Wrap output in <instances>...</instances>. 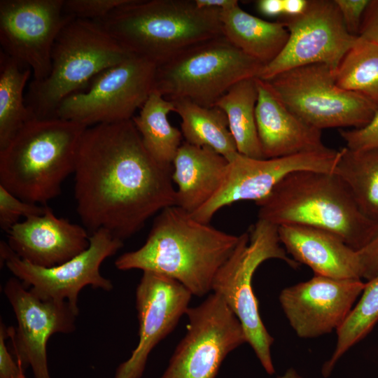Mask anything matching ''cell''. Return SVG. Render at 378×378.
I'll return each mask as SVG.
<instances>
[{
	"label": "cell",
	"instance_id": "18",
	"mask_svg": "<svg viewBox=\"0 0 378 378\" xmlns=\"http://www.w3.org/2000/svg\"><path fill=\"white\" fill-rule=\"evenodd\" d=\"M192 293L167 276L144 272L136 290L139 343L118 367L114 378H141L152 349L176 326L188 309Z\"/></svg>",
	"mask_w": 378,
	"mask_h": 378
},
{
	"label": "cell",
	"instance_id": "42",
	"mask_svg": "<svg viewBox=\"0 0 378 378\" xmlns=\"http://www.w3.org/2000/svg\"><path fill=\"white\" fill-rule=\"evenodd\" d=\"M19 378H26V377H25L24 372L21 374V375L20 376Z\"/></svg>",
	"mask_w": 378,
	"mask_h": 378
},
{
	"label": "cell",
	"instance_id": "6",
	"mask_svg": "<svg viewBox=\"0 0 378 378\" xmlns=\"http://www.w3.org/2000/svg\"><path fill=\"white\" fill-rule=\"evenodd\" d=\"M130 55L96 21L74 18L55 39L48 76L30 82L26 104L36 118H55L64 99Z\"/></svg>",
	"mask_w": 378,
	"mask_h": 378
},
{
	"label": "cell",
	"instance_id": "3",
	"mask_svg": "<svg viewBox=\"0 0 378 378\" xmlns=\"http://www.w3.org/2000/svg\"><path fill=\"white\" fill-rule=\"evenodd\" d=\"M255 203L258 219L276 226L321 228L337 234L356 251L365 247L378 230V223L360 210L346 185L334 173L292 172Z\"/></svg>",
	"mask_w": 378,
	"mask_h": 378
},
{
	"label": "cell",
	"instance_id": "1",
	"mask_svg": "<svg viewBox=\"0 0 378 378\" xmlns=\"http://www.w3.org/2000/svg\"><path fill=\"white\" fill-rule=\"evenodd\" d=\"M172 171L147 151L132 120L88 127L74 173L85 228L105 229L122 241L131 237L154 214L176 206Z\"/></svg>",
	"mask_w": 378,
	"mask_h": 378
},
{
	"label": "cell",
	"instance_id": "33",
	"mask_svg": "<svg viewBox=\"0 0 378 378\" xmlns=\"http://www.w3.org/2000/svg\"><path fill=\"white\" fill-rule=\"evenodd\" d=\"M340 136L346 147L354 150L378 148V110L370 122L358 129L341 130Z\"/></svg>",
	"mask_w": 378,
	"mask_h": 378
},
{
	"label": "cell",
	"instance_id": "41",
	"mask_svg": "<svg viewBox=\"0 0 378 378\" xmlns=\"http://www.w3.org/2000/svg\"><path fill=\"white\" fill-rule=\"evenodd\" d=\"M277 378H302L298 372L293 368H289L282 376H279Z\"/></svg>",
	"mask_w": 378,
	"mask_h": 378
},
{
	"label": "cell",
	"instance_id": "17",
	"mask_svg": "<svg viewBox=\"0 0 378 378\" xmlns=\"http://www.w3.org/2000/svg\"><path fill=\"white\" fill-rule=\"evenodd\" d=\"M365 284L361 279L314 274L306 281L283 289L279 299L296 335L301 338H314L338 330Z\"/></svg>",
	"mask_w": 378,
	"mask_h": 378
},
{
	"label": "cell",
	"instance_id": "13",
	"mask_svg": "<svg viewBox=\"0 0 378 378\" xmlns=\"http://www.w3.org/2000/svg\"><path fill=\"white\" fill-rule=\"evenodd\" d=\"M278 22L289 36L281 52L262 69L258 78L264 80L312 64H324L335 71L358 38L348 32L334 0H308L302 14L281 16Z\"/></svg>",
	"mask_w": 378,
	"mask_h": 378
},
{
	"label": "cell",
	"instance_id": "4",
	"mask_svg": "<svg viewBox=\"0 0 378 378\" xmlns=\"http://www.w3.org/2000/svg\"><path fill=\"white\" fill-rule=\"evenodd\" d=\"M87 127L59 118L29 122L0 150V185L24 201L47 205L74 173Z\"/></svg>",
	"mask_w": 378,
	"mask_h": 378
},
{
	"label": "cell",
	"instance_id": "28",
	"mask_svg": "<svg viewBox=\"0 0 378 378\" xmlns=\"http://www.w3.org/2000/svg\"><path fill=\"white\" fill-rule=\"evenodd\" d=\"M31 70L0 52V150L27 123L36 119L26 104L24 90Z\"/></svg>",
	"mask_w": 378,
	"mask_h": 378
},
{
	"label": "cell",
	"instance_id": "19",
	"mask_svg": "<svg viewBox=\"0 0 378 378\" xmlns=\"http://www.w3.org/2000/svg\"><path fill=\"white\" fill-rule=\"evenodd\" d=\"M7 233V244L14 253L41 267L62 264L90 246L85 227L56 216L48 206L43 214L24 218Z\"/></svg>",
	"mask_w": 378,
	"mask_h": 378
},
{
	"label": "cell",
	"instance_id": "36",
	"mask_svg": "<svg viewBox=\"0 0 378 378\" xmlns=\"http://www.w3.org/2000/svg\"><path fill=\"white\" fill-rule=\"evenodd\" d=\"M361 278L369 281L378 275V230L371 241L358 251Z\"/></svg>",
	"mask_w": 378,
	"mask_h": 378
},
{
	"label": "cell",
	"instance_id": "32",
	"mask_svg": "<svg viewBox=\"0 0 378 378\" xmlns=\"http://www.w3.org/2000/svg\"><path fill=\"white\" fill-rule=\"evenodd\" d=\"M129 0H64L66 13L75 18L99 20Z\"/></svg>",
	"mask_w": 378,
	"mask_h": 378
},
{
	"label": "cell",
	"instance_id": "7",
	"mask_svg": "<svg viewBox=\"0 0 378 378\" xmlns=\"http://www.w3.org/2000/svg\"><path fill=\"white\" fill-rule=\"evenodd\" d=\"M263 66L220 35L193 44L158 65L153 90L168 100L188 99L211 107L237 82L258 78Z\"/></svg>",
	"mask_w": 378,
	"mask_h": 378
},
{
	"label": "cell",
	"instance_id": "35",
	"mask_svg": "<svg viewBox=\"0 0 378 378\" xmlns=\"http://www.w3.org/2000/svg\"><path fill=\"white\" fill-rule=\"evenodd\" d=\"M8 337L4 323L0 326V378H19L24 372L21 363L15 361L6 344Z\"/></svg>",
	"mask_w": 378,
	"mask_h": 378
},
{
	"label": "cell",
	"instance_id": "16",
	"mask_svg": "<svg viewBox=\"0 0 378 378\" xmlns=\"http://www.w3.org/2000/svg\"><path fill=\"white\" fill-rule=\"evenodd\" d=\"M4 293L18 323L15 329L8 328L16 361L24 369L30 366L34 378H51L48 366V341L55 333L73 332L78 314L67 301L38 298L16 277L6 281Z\"/></svg>",
	"mask_w": 378,
	"mask_h": 378
},
{
	"label": "cell",
	"instance_id": "2",
	"mask_svg": "<svg viewBox=\"0 0 378 378\" xmlns=\"http://www.w3.org/2000/svg\"><path fill=\"white\" fill-rule=\"evenodd\" d=\"M239 236L197 220L177 206L162 210L144 244L119 256L115 266L172 278L191 293L202 297L212 290L214 279L233 252Z\"/></svg>",
	"mask_w": 378,
	"mask_h": 378
},
{
	"label": "cell",
	"instance_id": "21",
	"mask_svg": "<svg viewBox=\"0 0 378 378\" xmlns=\"http://www.w3.org/2000/svg\"><path fill=\"white\" fill-rule=\"evenodd\" d=\"M281 244L288 254L307 265L314 274L335 279H361L358 251L337 234L301 225L278 226Z\"/></svg>",
	"mask_w": 378,
	"mask_h": 378
},
{
	"label": "cell",
	"instance_id": "12",
	"mask_svg": "<svg viewBox=\"0 0 378 378\" xmlns=\"http://www.w3.org/2000/svg\"><path fill=\"white\" fill-rule=\"evenodd\" d=\"M123 246V241L105 229L90 237L89 247L69 260L46 268L20 258L5 241H1V260L12 274L29 290L43 300L67 301L78 314V298L85 286L106 291L113 289L112 282L100 272L102 263Z\"/></svg>",
	"mask_w": 378,
	"mask_h": 378
},
{
	"label": "cell",
	"instance_id": "22",
	"mask_svg": "<svg viewBox=\"0 0 378 378\" xmlns=\"http://www.w3.org/2000/svg\"><path fill=\"white\" fill-rule=\"evenodd\" d=\"M227 165L228 160L216 151L183 141L172 163L176 206L192 214L204 205L220 188Z\"/></svg>",
	"mask_w": 378,
	"mask_h": 378
},
{
	"label": "cell",
	"instance_id": "25",
	"mask_svg": "<svg viewBox=\"0 0 378 378\" xmlns=\"http://www.w3.org/2000/svg\"><path fill=\"white\" fill-rule=\"evenodd\" d=\"M172 111H174L173 102L153 90L139 114L132 118L147 151L165 167H173L174 159L183 141L181 130L168 120Z\"/></svg>",
	"mask_w": 378,
	"mask_h": 378
},
{
	"label": "cell",
	"instance_id": "23",
	"mask_svg": "<svg viewBox=\"0 0 378 378\" xmlns=\"http://www.w3.org/2000/svg\"><path fill=\"white\" fill-rule=\"evenodd\" d=\"M220 21L223 34L229 41L263 66L277 57L289 36L281 23L254 16L244 10L239 2L220 11Z\"/></svg>",
	"mask_w": 378,
	"mask_h": 378
},
{
	"label": "cell",
	"instance_id": "37",
	"mask_svg": "<svg viewBox=\"0 0 378 378\" xmlns=\"http://www.w3.org/2000/svg\"><path fill=\"white\" fill-rule=\"evenodd\" d=\"M358 36L378 45V0H370L366 8Z\"/></svg>",
	"mask_w": 378,
	"mask_h": 378
},
{
	"label": "cell",
	"instance_id": "8",
	"mask_svg": "<svg viewBox=\"0 0 378 378\" xmlns=\"http://www.w3.org/2000/svg\"><path fill=\"white\" fill-rule=\"evenodd\" d=\"M278 226L258 219L249 232L239 236L230 257L217 272L212 290L220 295L240 321L247 342L269 374L275 372L270 347L274 338L265 327L252 288L257 268L269 259H279L293 268L299 264L281 245Z\"/></svg>",
	"mask_w": 378,
	"mask_h": 378
},
{
	"label": "cell",
	"instance_id": "20",
	"mask_svg": "<svg viewBox=\"0 0 378 378\" xmlns=\"http://www.w3.org/2000/svg\"><path fill=\"white\" fill-rule=\"evenodd\" d=\"M255 120L265 159L323 150L321 130L305 122L278 97L267 80L256 78Z\"/></svg>",
	"mask_w": 378,
	"mask_h": 378
},
{
	"label": "cell",
	"instance_id": "38",
	"mask_svg": "<svg viewBox=\"0 0 378 378\" xmlns=\"http://www.w3.org/2000/svg\"><path fill=\"white\" fill-rule=\"evenodd\" d=\"M257 10L267 18H281L283 15V0H258L255 1Z\"/></svg>",
	"mask_w": 378,
	"mask_h": 378
},
{
	"label": "cell",
	"instance_id": "9",
	"mask_svg": "<svg viewBox=\"0 0 378 378\" xmlns=\"http://www.w3.org/2000/svg\"><path fill=\"white\" fill-rule=\"evenodd\" d=\"M282 102L305 122L318 130L365 127L378 108L364 96L339 88L334 71L312 64L282 72L267 80Z\"/></svg>",
	"mask_w": 378,
	"mask_h": 378
},
{
	"label": "cell",
	"instance_id": "24",
	"mask_svg": "<svg viewBox=\"0 0 378 378\" xmlns=\"http://www.w3.org/2000/svg\"><path fill=\"white\" fill-rule=\"evenodd\" d=\"M181 118V132L184 141L210 148L227 160L238 153L230 132L227 118L216 106L206 107L188 99L171 100Z\"/></svg>",
	"mask_w": 378,
	"mask_h": 378
},
{
	"label": "cell",
	"instance_id": "15",
	"mask_svg": "<svg viewBox=\"0 0 378 378\" xmlns=\"http://www.w3.org/2000/svg\"><path fill=\"white\" fill-rule=\"evenodd\" d=\"M340 150H323L290 156L256 159L237 153L228 160L223 183L213 197L191 214L197 220L209 223L221 208L244 200L255 202L267 196L288 174L300 170L333 173Z\"/></svg>",
	"mask_w": 378,
	"mask_h": 378
},
{
	"label": "cell",
	"instance_id": "27",
	"mask_svg": "<svg viewBox=\"0 0 378 378\" xmlns=\"http://www.w3.org/2000/svg\"><path fill=\"white\" fill-rule=\"evenodd\" d=\"M333 173L346 185L360 210L378 223V148H342Z\"/></svg>",
	"mask_w": 378,
	"mask_h": 378
},
{
	"label": "cell",
	"instance_id": "26",
	"mask_svg": "<svg viewBox=\"0 0 378 378\" xmlns=\"http://www.w3.org/2000/svg\"><path fill=\"white\" fill-rule=\"evenodd\" d=\"M257 100L256 78H248L233 85L215 106L222 109L227 118L238 153L253 158L265 159L256 125Z\"/></svg>",
	"mask_w": 378,
	"mask_h": 378
},
{
	"label": "cell",
	"instance_id": "40",
	"mask_svg": "<svg viewBox=\"0 0 378 378\" xmlns=\"http://www.w3.org/2000/svg\"><path fill=\"white\" fill-rule=\"evenodd\" d=\"M197 7L218 10H225L235 4L237 0H195Z\"/></svg>",
	"mask_w": 378,
	"mask_h": 378
},
{
	"label": "cell",
	"instance_id": "34",
	"mask_svg": "<svg viewBox=\"0 0 378 378\" xmlns=\"http://www.w3.org/2000/svg\"><path fill=\"white\" fill-rule=\"evenodd\" d=\"M348 32L358 36L364 13L370 0H334Z\"/></svg>",
	"mask_w": 378,
	"mask_h": 378
},
{
	"label": "cell",
	"instance_id": "39",
	"mask_svg": "<svg viewBox=\"0 0 378 378\" xmlns=\"http://www.w3.org/2000/svg\"><path fill=\"white\" fill-rule=\"evenodd\" d=\"M308 0H283V15L294 17L302 14L307 8Z\"/></svg>",
	"mask_w": 378,
	"mask_h": 378
},
{
	"label": "cell",
	"instance_id": "14",
	"mask_svg": "<svg viewBox=\"0 0 378 378\" xmlns=\"http://www.w3.org/2000/svg\"><path fill=\"white\" fill-rule=\"evenodd\" d=\"M64 0H1V50L29 68L34 81L46 78L51 52L62 29L75 18L65 13Z\"/></svg>",
	"mask_w": 378,
	"mask_h": 378
},
{
	"label": "cell",
	"instance_id": "31",
	"mask_svg": "<svg viewBox=\"0 0 378 378\" xmlns=\"http://www.w3.org/2000/svg\"><path fill=\"white\" fill-rule=\"evenodd\" d=\"M47 205H40L24 201L0 185V226L8 232L19 223L20 217L25 218L31 216L41 215Z\"/></svg>",
	"mask_w": 378,
	"mask_h": 378
},
{
	"label": "cell",
	"instance_id": "30",
	"mask_svg": "<svg viewBox=\"0 0 378 378\" xmlns=\"http://www.w3.org/2000/svg\"><path fill=\"white\" fill-rule=\"evenodd\" d=\"M378 322V275L365 282L360 297L337 332V342L330 358L323 365L322 374L329 376L338 360L363 340Z\"/></svg>",
	"mask_w": 378,
	"mask_h": 378
},
{
	"label": "cell",
	"instance_id": "10",
	"mask_svg": "<svg viewBox=\"0 0 378 378\" xmlns=\"http://www.w3.org/2000/svg\"><path fill=\"white\" fill-rule=\"evenodd\" d=\"M157 65L131 55L97 75L88 90L71 94L55 118L86 127L132 120L153 90Z\"/></svg>",
	"mask_w": 378,
	"mask_h": 378
},
{
	"label": "cell",
	"instance_id": "11",
	"mask_svg": "<svg viewBox=\"0 0 378 378\" xmlns=\"http://www.w3.org/2000/svg\"><path fill=\"white\" fill-rule=\"evenodd\" d=\"M186 314V334L160 378H215L226 356L247 342L242 325L215 293Z\"/></svg>",
	"mask_w": 378,
	"mask_h": 378
},
{
	"label": "cell",
	"instance_id": "5",
	"mask_svg": "<svg viewBox=\"0 0 378 378\" xmlns=\"http://www.w3.org/2000/svg\"><path fill=\"white\" fill-rule=\"evenodd\" d=\"M220 11L200 8L195 0H129L96 22L130 54L158 66L193 44L223 35Z\"/></svg>",
	"mask_w": 378,
	"mask_h": 378
},
{
	"label": "cell",
	"instance_id": "29",
	"mask_svg": "<svg viewBox=\"0 0 378 378\" xmlns=\"http://www.w3.org/2000/svg\"><path fill=\"white\" fill-rule=\"evenodd\" d=\"M334 75L339 88L364 96L378 108V45L358 36Z\"/></svg>",
	"mask_w": 378,
	"mask_h": 378
}]
</instances>
